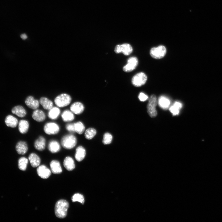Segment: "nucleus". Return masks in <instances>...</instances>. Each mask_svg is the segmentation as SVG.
Here are the masks:
<instances>
[{
    "label": "nucleus",
    "mask_w": 222,
    "mask_h": 222,
    "mask_svg": "<svg viewBox=\"0 0 222 222\" xmlns=\"http://www.w3.org/2000/svg\"><path fill=\"white\" fill-rule=\"evenodd\" d=\"M69 207V203L65 200L60 199L57 201L55 207V212L56 216L59 218H65Z\"/></svg>",
    "instance_id": "1"
},
{
    "label": "nucleus",
    "mask_w": 222,
    "mask_h": 222,
    "mask_svg": "<svg viewBox=\"0 0 222 222\" xmlns=\"http://www.w3.org/2000/svg\"><path fill=\"white\" fill-rule=\"evenodd\" d=\"M76 137L73 134H68L62 138L61 143L62 147L67 149H71L74 148L77 144Z\"/></svg>",
    "instance_id": "2"
},
{
    "label": "nucleus",
    "mask_w": 222,
    "mask_h": 222,
    "mask_svg": "<svg viewBox=\"0 0 222 222\" xmlns=\"http://www.w3.org/2000/svg\"><path fill=\"white\" fill-rule=\"evenodd\" d=\"M72 98L66 93H62L57 96L54 99V102L58 107L62 108L68 105L71 103Z\"/></svg>",
    "instance_id": "3"
},
{
    "label": "nucleus",
    "mask_w": 222,
    "mask_h": 222,
    "mask_svg": "<svg viewBox=\"0 0 222 222\" xmlns=\"http://www.w3.org/2000/svg\"><path fill=\"white\" fill-rule=\"evenodd\" d=\"M157 104L156 97L155 95L153 94L149 98L147 106L148 113L151 117H154L157 115V113L156 109Z\"/></svg>",
    "instance_id": "4"
},
{
    "label": "nucleus",
    "mask_w": 222,
    "mask_h": 222,
    "mask_svg": "<svg viewBox=\"0 0 222 222\" xmlns=\"http://www.w3.org/2000/svg\"><path fill=\"white\" fill-rule=\"evenodd\" d=\"M147 79V76L144 73L139 72L133 76L131 79V83L135 87H141L146 83Z\"/></svg>",
    "instance_id": "5"
},
{
    "label": "nucleus",
    "mask_w": 222,
    "mask_h": 222,
    "mask_svg": "<svg viewBox=\"0 0 222 222\" xmlns=\"http://www.w3.org/2000/svg\"><path fill=\"white\" fill-rule=\"evenodd\" d=\"M166 53V47L163 45H159L152 48L150 51V55L153 58L160 59L163 57Z\"/></svg>",
    "instance_id": "6"
},
{
    "label": "nucleus",
    "mask_w": 222,
    "mask_h": 222,
    "mask_svg": "<svg viewBox=\"0 0 222 222\" xmlns=\"http://www.w3.org/2000/svg\"><path fill=\"white\" fill-rule=\"evenodd\" d=\"M114 51L115 53L117 54L122 53L125 56H128L133 52V48L130 44L124 43L116 45Z\"/></svg>",
    "instance_id": "7"
},
{
    "label": "nucleus",
    "mask_w": 222,
    "mask_h": 222,
    "mask_svg": "<svg viewBox=\"0 0 222 222\" xmlns=\"http://www.w3.org/2000/svg\"><path fill=\"white\" fill-rule=\"evenodd\" d=\"M60 130L59 125L54 122L47 123L43 127V130L45 133L50 135L57 134L59 132Z\"/></svg>",
    "instance_id": "8"
},
{
    "label": "nucleus",
    "mask_w": 222,
    "mask_h": 222,
    "mask_svg": "<svg viewBox=\"0 0 222 222\" xmlns=\"http://www.w3.org/2000/svg\"><path fill=\"white\" fill-rule=\"evenodd\" d=\"M126 64L123 67V71L126 72H130L134 70L137 66L138 63V58L135 56L129 58Z\"/></svg>",
    "instance_id": "9"
},
{
    "label": "nucleus",
    "mask_w": 222,
    "mask_h": 222,
    "mask_svg": "<svg viewBox=\"0 0 222 222\" xmlns=\"http://www.w3.org/2000/svg\"><path fill=\"white\" fill-rule=\"evenodd\" d=\"M37 174L41 178L46 179L51 175V171L44 165H42L38 167L37 169Z\"/></svg>",
    "instance_id": "10"
},
{
    "label": "nucleus",
    "mask_w": 222,
    "mask_h": 222,
    "mask_svg": "<svg viewBox=\"0 0 222 222\" xmlns=\"http://www.w3.org/2000/svg\"><path fill=\"white\" fill-rule=\"evenodd\" d=\"M84 107L83 104L79 102L72 103L70 107V110L74 114L79 115L84 111Z\"/></svg>",
    "instance_id": "11"
},
{
    "label": "nucleus",
    "mask_w": 222,
    "mask_h": 222,
    "mask_svg": "<svg viewBox=\"0 0 222 222\" xmlns=\"http://www.w3.org/2000/svg\"><path fill=\"white\" fill-rule=\"evenodd\" d=\"M25 103L29 108L34 110L37 109L39 106V101L35 99L33 96H31L27 97Z\"/></svg>",
    "instance_id": "12"
},
{
    "label": "nucleus",
    "mask_w": 222,
    "mask_h": 222,
    "mask_svg": "<svg viewBox=\"0 0 222 222\" xmlns=\"http://www.w3.org/2000/svg\"><path fill=\"white\" fill-rule=\"evenodd\" d=\"M34 146L37 150L42 151L44 150L46 146V139L42 136H39L34 143Z\"/></svg>",
    "instance_id": "13"
},
{
    "label": "nucleus",
    "mask_w": 222,
    "mask_h": 222,
    "mask_svg": "<svg viewBox=\"0 0 222 222\" xmlns=\"http://www.w3.org/2000/svg\"><path fill=\"white\" fill-rule=\"evenodd\" d=\"M32 116L34 120L39 122L43 121L46 118L44 113L42 110L37 109L33 111Z\"/></svg>",
    "instance_id": "14"
},
{
    "label": "nucleus",
    "mask_w": 222,
    "mask_h": 222,
    "mask_svg": "<svg viewBox=\"0 0 222 222\" xmlns=\"http://www.w3.org/2000/svg\"><path fill=\"white\" fill-rule=\"evenodd\" d=\"M16 150L17 153L23 155L26 153L28 150V146L26 142L24 141L18 142L16 145Z\"/></svg>",
    "instance_id": "15"
},
{
    "label": "nucleus",
    "mask_w": 222,
    "mask_h": 222,
    "mask_svg": "<svg viewBox=\"0 0 222 222\" xmlns=\"http://www.w3.org/2000/svg\"><path fill=\"white\" fill-rule=\"evenodd\" d=\"M86 155V151L85 149L81 146H78L76 149L75 158L76 160L80 162L84 158Z\"/></svg>",
    "instance_id": "16"
},
{
    "label": "nucleus",
    "mask_w": 222,
    "mask_h": 222,
    "mask_svg": "<svg viewBox=\"0 0 222 222\" xmlns=\"http://www.w3.org/2000/svg\"><path fill=\"white\" fill-rule=\"evenodd\" d=\"M50 166L52 172L54 174H59L62 172L60 162L56 160H53L50 163Z\"/></svg>",
    "instance_id": "17"
},
{
    "label": "nucleus",
    "mask_w": 222,
    "mask_h": 222,
    "mask_svg": "<svg viewBox=\"0 0 222 222\" xmlns=\"http://www.w3.org/2000/svg\"><path fill=\"white\" fill-rule=\"evenodd\" d=\"M48 147L49 151L53 153L58 152L61 148L59 143L55 140H51L49 142Z\"/></svg>",
    "instance_id": "18"
},
{
    "label": "nucleus",
    "mask_w": 222,
    "mask_h": 222,
    "mask_svg": "<svg viewBox=\"0 0 222 222\" xmlns=\"http://www.w3.org/2000/svg\"><path fill=\"white\" fill-rule=\"evenodd\" d=\"M12 113L18 116L23 117L27 114L25 109L22 106L17 105L14 107L11 110Z\"/></svg>",
    "instance_id": "19"
},
{
    "label": "nucleus",
    "mask_w": 222,
    "mask_h": 222,
    "mask_svg": "<svg viewBox=\"0 0 222 222\" xmlns=\"http://www.w3.org/2000/svg\"><path fill=\"white\" fill-rule=\"evenodd\" d=\"M61 116L63 121L65 122L72 121L75 118L74 113L71 110L68 109L63 112Z\"/></svg>",
    "instance_id": "20"
},
{
    "label": "nucleus",
    "mask_w": 222,
    "mask_h": 222,
    "mask_svg": "<svg viewBox=\"0 0 222 222\" xmlns=\"http://www.w3.org/2000/svg\"><path fill=\"white\" fill-rule=\"evenodd\" d=\"M63 164L65 168L68 171L73 170L75 167L73 159L69 156L66 157L65 158Z\"/></svg>",
    "instance_id": "21"
},
{
    "label": "nucleus",
    "mask_w": 222,
    "mask_h": 222,
    "mask_svg": "<svg viewBox=\"0 0 222 222\" xmlns=\"http://www.w3.org/2000/svg\"><path fill=\"white\" fill-rule=\"evenodd\" d=\"M28 159L31 166L35 167L39 165L41 160L39 157L34 153H31L29 155Z\"/></svg>",
    "instance_id": "22"
},
{
    "label": "nucleus",
    "mask_w": 222,
    "mask_h": 222,
    "mask_svg": "<svg viewBox=\"0 0 222 222\" xmlns=\"http://www.w3.org/2000/svg\"><path fill=\"white\" fill-rule=\"evenodd\" d=\"M39 103L45 109L49 110L53 107V103L46 97H41L39 101Z\"/></svg>",
    "instance_id": "23"
},
{
    "label": "nucleus",
    "mask_w": 222,
    "mask_h": 222,
    "mask_svg": "<svg viewBox=\"0 0 222 222\" xmlns=\"http://www.w3.org/2000/svg\"><path fill=\"white\" fill-rule=\"evenodd\" d=\"M5 122L7 126L12 128L15 127L18 123V120L11 115H9L6 117Z\"/></svg>",
    "instance_id": "24"
},
{
    "label": "nucleus",
    "mask_w": 222,
    "mask_h": 222,
    "mask_svg": "<svg viewBox=\"0 0 222 222\" xmlns=\"http://www.w3.org/2000/svg\"><path fill=\"white\" fill-rule=\"evenodd\" d=\"M60 113V109L57 107H52L49 110L48 116L52 120H55L58 118Z\"/></svg>",
    "instance_id": "25"
},
{
    "label": "nucleus",
    "mask_w": 222,
    "mask_h": 222,
    "mask_svg": "<svg viewBox=\"0 0 222 222\" xmlns=\"http://www.w3.org/2000/svg\"><path fill=\"white\" fill-rule=\"evenodd\" d=\"M18 130L22 134H24L27 132L29 128L28 122L25 120H20L18 123Z\"/></svg>",
    "instance_id": "26"
},
{
    "label": "nucleus",
    "mask_w": 222,
    "mask_h": 222,
    "mask_svg": "<svg viewBox=\"0 0 222 222\" xmlns=\"http://www.w3.org/2000/svg\"><path fill=\"white\" fill-rule=\"evenodd\" d=\"M158 103L159 106L164 109H167L170 105V101L165 96H160L158 98Z\"/></svg>",
    "instance_id": "27"
},
{
    "label": "nucleus",
    "mask_w": 222,
    "mask_h": 222,
    "mask_svg": "<svg viewBox=\"0 0 222 222\" xmlns=\"http://www.w3.org/2000/svg\"><path fill=\"white\" fill-rule=\"evenodd\" d=\"M75 132L79 134H82L85 130V126L81 121L74 123Z\"/></svg>",
    "instance_id": "28"
},
{
    "label": "nucleus",
    "mask_w": 222,
    "mask_h": 222,
    "mask_svg": "<svg viewBox=\"0 0 222 222\" xmlns=\"http://www.w3.org/2000/svg\"><path fill=\"white\" fill-rule=\"evenodd\" d=\"M28 163V160L26 158L22 157L20 158L18 161L19 169L22 171H25L26 169Z\"/></svg>",
    "instance_id": "29"
},
{
    "label": "nucleus",
    "mask_w": 222,
    "mask_h": 222,
    "mask_svg": "<svg viewBox=\"0 0 222 222\" xmlns=\"http://www.w3.org/2000/svg\"><path fill=\"white\" fill-rule=\"evenodd\" d=\"M96 134V130L93 128H89L86 130L84 133L86 138L90 140L92 139Z\"/></svg>",
    "instance_id": "30"
},
{
    "label": "nucleus",
    "mask_w": 222,
    "mask_h": 222,
    "mask_svg": "<svg viewBox=\"0 0 222 222\" xmlns=\"http://www.w3.org/2000/svg\"><path fill=\"white\" fill-rule=\"evenodd\" d=\"M72 202H79L83 204L84 202L83 196L79 193H76L72 197Z\"/></svg>",
    "instance_id": "31"
},
{
    "label": "nucleus",
    "mask_w": 222,
    "mask_h": 222,
    "mask_svg": "<svg viewBox=\"0 0 222 222\" xmlns=\"http://www.w3.org/2000/svg\"><path fill=\"white\" fill-rule=\"evenodd\" d=\"M112 138L111 134L109 133H106L104 135L103 143L105 145L109 144L111 143Z\"/></svg>",
    "instance_id": "32"
},
{
    "label": "nucleus",
    "mask_w": 222,
    "mask_h": 222,
    "mask_svg": "<svg viewBox=\"0 0 222 222\" xmlns=\"http://www.w3.org/2000/svg\"><path fill=\"white\" fill-rule=\"evenodd\" d=\"M180 109L179 107L174 104L170 108L169 110L173 115H176L178 114Z\"/></svg>",
    "instance_id": "33"
},
{
    "label": "nucleus",
    "mask_w": 222,
    "mask_h": 222,
    "mask_svg": "<svg viewBox=\"0 0 222 222\" xmlns=\"http://www.w3.org/2000/svg\"><path fill=\"white\" fill-rule=\"evenodd\" d=\"M65 128L67 130L71 133H75V129L74 123H70L67 124L65 125Z\"/></svg>",
    "instance_id": "34"
},
{
    "label": "nucleus",
    "mask_w": 222,
    "mask_h": 222,
    "mask_svg": "<svg viewBox=\"0 0 222 222\" xmlns=\"http://www.w3.org/2000/svg\"><path fill=\"white\" fill-rule=\"evenodd\" d=\"M138 97L139 100L142 101H144L146 100L148 98V96L142 92L139 93Z\"/></svg>",
    "instance_id": "35"
},
{
    "label": "nucleus",
    "mask_w": 222,
    "mask_h": 222,
    "mask_svg": "<svg viewBox=\"0 0 222 222\" xmlns=\"http://www.w3.org/2000/svg\"><path fill=\"white\" fill-rule=\"evenodd\" d=\"M20 37L23 40L26 39L27 38V35L25 34H22L20 35Z\"/></svg>",
    "instance_id": "36"
}]
</instances>
